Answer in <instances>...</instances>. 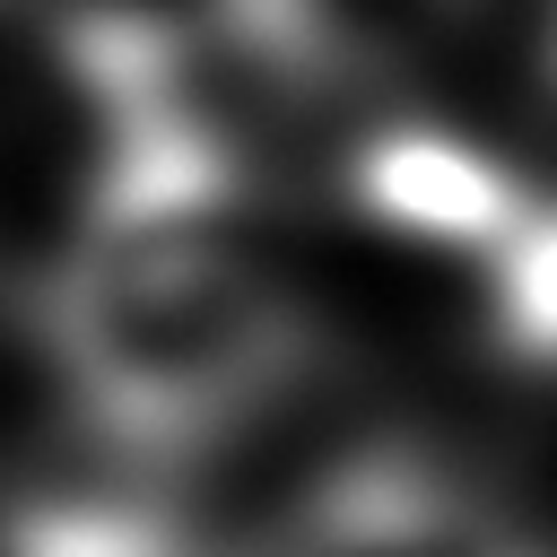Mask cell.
Instances as JSON below:
<instances>
[{
  "label": "cell",
  "instance_id": "obj_1",
  "mask_svg": "<svg viewBox=\"0 0 557 557\" xmlns=\"http://www.w3.org/2000/svg\"><path fill=\"white\" fill-rule=\"evenodd\" d=\"M35 339L104 444L174 461L278 409L305 383L322 322L252 226L235 165L104 148L35 287Z\"/></svg>",
  "mask_w": 557,
  "mask_h": 557
},
{
  "label": "cell",
  "instance_id": "obj_2",
  "mask_svg": "<svg viewBox=\"0 0 557 557\" xmlns=\"http://www.w3.org/2000/svg\"><path fill=\"white\" fill-rule=\"evenodd\" d=\"M339 191L366 226H383L400 244L487 261L513 235V218L531 209L540 183H522L496 148H479L444 122H374L339 157Z\"/></svg>",
  "mask_w": 557,
  "mask_h": 557
},
{
  "label": "cell",
  "instance_id": "obj_3",
  "mask_svg": "<svg viewBox=\"0 0 557 557\" xmlns=\"http://www.w3.org/2000/svg\"><path fill=\"white\" fill-rule=\"evenodd\" d=\"M261 557H548L505 505L470 496L426 461H348L322 479Z\"/></svg>",
  "mask_w": 557,
  "mask_h": 557
},
{
  "label": "cell",
  "instance_id": "obj_4",
  "mask_svg": "<svg viewBox=\"0 0 557 557\" xmlns=\"http://www.w3.org/2000/svg\"><path fill=\"white\" fill-rule=\"evenodd\" d=\"M461 0H226V26L252 61L313 87H374L418 61Z\"/></svg>",
  "mask_w": 557,
  "mask_h": 557
},
{
  "label": "cell",
  "instance_id": "obj_5",
  "mask_svg": "<svg viewBox=\"0 0 557 557\" xmlns=\"http://www.w3.org/2000/svg\"><path fill=\"white\" fill-rule=\"evenodd\" d=\"M487 322L522 366H557V191H531L513 235L479 261Z\"/></svg>",
  "mask_w": 557,
  "mask_h": 557
}]
</instances>
